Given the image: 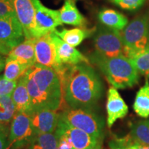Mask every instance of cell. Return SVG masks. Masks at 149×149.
I'll return each instance as SVG.
<instances>
[{"mask_svg":"<svg viewBox=\"0 0 149 149\" xmlns=\"http://www.w3.org/2000/svg\"><path fill=\"white\" fill-rule=\"evenodd\" d=\"M63 97L70 109L92 110L102 97L104 86L95 70L88 63L66 66L57 72Z\"/></svg>","mask_w":149,"mask_h":149,"instance_id":"1","label":"cell"},{"mask_svg":"<svg viewBox=\"0 0 149 149\" xmlns=\"http://www.w3.org/2000/svg\"><path fill=\"white\" fill-rule=\"evenodd\" d=\"M24 76L31 97V113L42 109H59L64 97L60 77L55 70L35 64Z\"/></svg>","mask_w":149,"mask_h":149,"instance_id":"2","label":"cell"},{"mask_svg":"<svg viewBox=\"0 0 149 149\" xmlns=\"http://www.w3.org/2000/svg\"><path fill=\"white\" fill-rule=\"evenodd\" d=\"M90 60L104 74L107 81L117 89L133 87L139 81V72L130 59L126 56L107 57L96 52Z\"/></svg>","mask_w":149,"mask_h":149,"instance_id":"3","label":"cell"},{"mask_svg":"<svg viewBox=\"0 0 149 149\" xmlns=\"http://www.w3.org/2000/svg\"><path fill=\"white\" fill-rule=\"evenodd\" d=\"M121 34L128 58H133L149 50V20L146 15L134 19Z\"/></svg>","mask_w":149,"mask_h":149,"instance_id":"4","label":"cell"},{"mask_svg":"<svg viewBox=\"0 0 149 149\" xmlns=\"http://www.w3.org/2000/svg\"><path fill=\"white\" fill-rule=\"evenodd\" d=\"M59 120L98 139H102L103 137L104 120L92 110L69 108L59 114Z\"/></svg>","mask_w":149,"mask_h":149,"instance_id":"5","label":"cell"},{"mask_svg":"<svg viewBox=\"0 0 149 149\" xmlns=\"http://www.w3.org/2000/svg\"><path fill=\"white\" fill-rule=\"evenodd\" d=\"M93 37L96 53L107 57L125 56L120 31L103 25L97 28Z\"/></svg>","mask_w":149,"mask_h":149,"instance_id":"6","label":"cell"},{"mask_svg":"<svg viewBox=\"0 0 149 149\" xmlns=\"http://www.w3.org/2000/svg\"><path fill=\"white\" fill-rule=\"evenodd\" d=\"M35 135L30 115L17 112L10 123L6 149H22L28 146Z\"/></svg>","mask_w":149,"mask_h":149,"instance_id":"7","label":"cell"},{"mask_svg":"<svg viewBox=\"0 0 149 149\" xmlns=\"http://www.w3.org/2000/svg\"><path fill=\"white\" fill-rule=\"evenodd\" d=\"M35 6V37L36 38L48 33L54 32L56 28L61 26L59 10L48 8L40 0H32Z\"/></svg>","mask_w":149,"mask_h":149,"instance_id":"8","label":"cell"},{"mask_svg":"<svg viewBox=\"0 0 149 149\" xmlns=\"http://www.w3.org/2000/svg\"><path fill=\"white\" fill-rule=\"evenodd\" d=\"M25 39L23 27L16 15L0 18V42L12 50Z\"/></svg>","mask_w":149,"mask_h":149,"instance_id":"9","label":"cell"},{"mask_svg":"<svg viewBox=\"0 0 149 149\" xmlns=\"http://www.w3.org/2000/svg\"><path fill=\"white\" fill-rule=\"evenodd\" d=\"M53 37L56 48V62L57 65L56 71L60 69L64 65L74 66L81 63L89 64V60L82 53L76 49L75 47L61 40L54 32Z\"/></svg>","mask_w":149,"mask_h":149,"instance_id":"10","label":"cell"},{"mask_svg":"<svg viewBox=\"0 0 149 149\" xmlns=\"http://www.w3.org/2000/svg\"><path fill=\"white\" fill-rule=\"evenodd\" d=\"M53 34V32L48 33L37 38L35 51L36 64L55 70L57 68V65L56 62V48Z\"/></svg>","mask_w":149,"mask_h":149,"instance_id":"11","label":"cell"},{"mask_svg":"<svg viewBox=\"0 0 149 149\" xmlns=\"http://www.w3.org/2000/svg\"><path fill=\"white\" fill-rule=\"evenodd\" d=\"M17 17L23 27L26 39L35 37V6L32 0H11Z\"/></svg>","mask_w":149,"mask_h":149,"instance_id":"12","label":"cell"},{"mask_svg":"<svg viewBox=\"0 0 149 149\" xmlns=\"http://www.w3.org/2000/svg\"><path fill=\"white\" fill-rule=\"evenodd\" d=\"M55 132L66 135L74 149H88L95 146L102 140L93 137L83 130L67 125L59 120Z\"/></svg>","mask_w":149,"mask_h":149,"instance_id":"13","label":"cell"},{"mask_svg":"<svg viewBox=\"0 0 149 149\" xmlns=\"http://www.w3.org/2000/svg\"><path fill=\"white\" fill-rule=\"evenodd\" d=\"M31 124L36 135L54 133L59 122V114L56 111L42 109L29 114Z\"/></svg>","mask_w":149,"mask_h":149,"instance_id":"14","label":"cell"},{"mask_svg":"<svg viewBox=\"0 0 149 149\" xmlns=\"http://www.w3.org/2000/svg\"><path fill=\"white\" fill-rule=\"evenodd\" d=\"M107 111V124L109 128H111L117 120L124 118L128 112V106L117 88L114 87H111L108 91Z\"/></svg>","mask_w":149,"mask_h":149,"instance_id":"15","label":"cell"},{"mask_svg":"<svg viewBox=\"0 0 149 149\" xmlns=\"http://www.w3.org/2000/svg\"><path fill=\"white\" fill-rule=\"evenodd\" d=\"M36 39H25L21 44L11 50L7 57L17 61L29 68H31L36 64L35 51Z\"/></svg>","mask_w":149,"mask_h":149,"instance_id":"16","label":"cell"},{"mask_svg":"<svg viewBox=\"0 0 149 149\" xmlns=\"http://www.w3.org/2000/svg\"><path fill=\"white\" fill-rule=\"evenodd\" d=\"M96 29V27L90 29H81V28H76L72 29H64L61 31L55 30L54 33L64 42L73 47H76L80 45L86 38L93 36Z\"/></svg>","mask_w":149,"mask_h":149,"instance_id":"17","label":"cell"},{"mask_svg":"<svg viewBox=\"0 0 149 149\" xmlns=\"http://www.w3.org/2000/svg\"><path fill=\"white\" fill-rule=\"evenodd\" d=\"M59 15L62 24L82 28L87 24V20L80 13L74 0H66L59 10Z\"/></svg>","mask_w":149,"mask_h":149,"instance_id":"18","label":"cell"},{"mask_svg":"<svg viewBox=\"0 0 149 149\" xmlns=\"http://www.w3.org/2000/svg\"><path fill=\"white\" fill-rule=\"evenodd\" d=\"M16 111L29 115L31 112V102L25 78L23 75L18 79L17 85L12 96Z\"/></svg>","mask_w":149,"mask_h":149,"instance_id":"19","label":"cell"},{"mask_svg":"<svg viewBox=\"0 0 149 149\" xmlns=\"http://www.w3.org/2000/svg\"><path fill=\"white\" fill-rule=\"evenodd\" d=\"M98 19L105 26L122 31L128 24L126 17L113 9H104L98 14Z\"/></svg>","mask_w":149,"mask_h":149,"instance_id":"20","label":"cell"},{"mask_svg":"<svg viewBox=\"0 0 149 149\" xmlns=\"http://www.w3.org/2000/svg\"><path fill=\"white\" fill-rule=\"evenodd\" d=\"M133 109L139 117L147 118L149 116V81L148 78H146L144 85L136 94Z\"/></svg>","mask_w":149,"mask_h":149,"instance_id":"21","label":"cell"},{"mask_svg":"<svg viewBox=\"0 0 149 149\" xmlns=\"http://www.w3.org/2000/svg\"><path fill=\"white\" fill-rule=\"evenodd\" d=\"M58 137L55 132L35 135L27 149H57Z\"/></svg>","mask_w":149,"mask_h":149,"instance_id":"22","label":"cell"},{"mask_svg":"<svg viewBox=\"0 0 149 149\" xmlns=\"http://www.w3.org/2000/svg\"><path fill=\"white\" fill-rule=\"evenodd\" d=\"M28 69V67L20 64L17 61L6 57L3 76L10 81H18V79L26 73Z\"/></svg>","mask_w":149,"mask_h":149,"instance_id":"23","label":"cell"},{"mask_svg":"<svg viewBox=\"0 0 149 149\" xmlns=\"http://www.w3.org/2000/svg\"><path fill=\"white\" fill-rule=\"evenodd\" d=\"M17 111L12 97H0V124L7 126L11 123Z\"/></svg>","mask_w":149,"mask_h":149,"instance_id":"24","label":"cell"},{"mask_svg":"<svg viewBox=\"0 0 149 149\" xmlns=\"http://www.w3.org/2000/svg\"><path fill=\"white\" fill-rule=\"evenodd\" d=\"M130 137L136 142L149 146V120L139 121L133 124Z\"/></svg>","mask_w":149,"mask_h":149,"instance_id":"25","label":"cell"},{"mask_svg":"<svg viewBox=\"0 0 149 149\" xmlns=\"http://www.w3.org/2000/svg\"><path fill=\"white\" fill-rule=\"evenodd\" d=\"M130 59L139 73L149 78V50Z\"/></svg>","mask_w":149,"mask_h":149,"instance_id":"26","label":"cell"},{"mask_svg":"<svg viewBox=\"0 0 149 149\" xmlns=\"http://www.w3.org/2000/svg\"><path fill=\"white\" fill-rule=\"evenodd\" d=\"M17 82L18 81H10L3 75H0V97L12 96Z\"/></svg>","mask_w":149,"mask_h":149,"instance_id":"27","label":"cell"},{"mask_svg":"<svg viewBox=\"0 0 149 149\" xmlns=\"http://www.w3.org/2000/svg\"><path fill=\"white\" fill-rule=\"evenodd\" d=\"M110 1L124 10H134L142 6L146 0H110Z\"/></svg>","mask_w":149,"mask_h":149,"instance_id":"28","label":"cell"},{"mask_svg":"<svg viewBox=\"0 0 149 149\" xmlns=\"http://www.w3.org/2000/svg\"><path fill=\"white\" fill-rule=\"evenodd\" d=\"M16 15L11 0H0V18Z\"/></svg>","mask_w":149,"mask_h":149,"instance_id":"29","label":"cell"},{"mask_svg":"<svg viewBox=\"0 0 149 149\" xmlns=\"http://www.w3.org/2000/svg\"><path fill=\"white\" fill-rule=\"evenodd\" d=\"M131 137H127L125 138L116 139L109 143L111 149H127V145L129 144Z\"/></svg>","mask_w":149,"mask_h":149,"instance_id":"30","label":"cell"},{"mask_svg":"<svg viewBox=\"0 0 149 149\" xmlns=\"http://www.w3.org/2000/svg\"><path fill=\"white\" fill-rule=\"evenodd\" d=\"M56 133V132H55ZM58 137V145H57V149H74L73 146L70 141L68 140L66 136L63 134L57 133Z\"/></svg>","mask_w":149,"mask_h":149,"instance_id":"31","label":"cell"},{"mask_svg":"<svg viewBox=\"0 0 149 149\" xmlns=\"http://www.w3.org/2000/svg\"><path fill=\"white\" fill-rule=\"evenodd\" d=\"M9 130L0 132V149H6L8 146Z\"/></svg>","mask_w":149,"mask_h":149,"instance_id":"32","label":"cell"},{"mask_svg":"<svg viewBox=\"0 0 149 149\" xmlns=\"http://www.w3.org/2000/svg\"><path fill=\"white\" fill-rule=\"evenodd\" d=\"M127 149H149L148 145L141 144L138 142H136L132 139L130 144L127 146Z\"/></svg>","mask_w":149,"mask_h":149,"instance_id":"33","label":"cell"},{"mask_svg":"<svg viewBox=\"0 0 149 149\" xmlns=\"http://www.w3.org/2000/svg\"><path fill=\"white\" fill-rule=\"evenodd\" d=\"M10 51V48H9L8 46L6 45L3 43L0 42V53L2 54L3 55H8Z\"/></svg>","mask_w":149,"mask_h":149,"instance_id":"34","label":"cell"},{"mask_svg":"<svg viewBox=\"0 0 149 149\" xmlns=\"http://www.w3.org/2000/svg\"><path fill=\"white\" fill-rule=\"evenodd\" d=\"M4 56L5 55L0 53V72L4 69L6 64V57H5Z\"/></svg>","mask_w":149,"mask_h":149,"instance_id":"35","label":"cell"},{"mask_svg":"<svg viewBox=\"0 0 149 149\" xmlns=\"http://www.w3.org/2000/svg\"><path fill=\"white\" fill-rule=\"evenodd\" d=\"M88 149H102V141L99 142L97 144L95 145V146L91 147V148H89Z\"/></svg>","mask_w":149,"mask_h":149,"instance_id":"36","label":"cell"},{"mask_svg":"<svg viewBox=\"0 0 149 149\" xmlns=\"http://www.w3.org/2000/svg\"><path fill=\"white\" fill-rule=\"evenodd\" d=\"M8 130V128H7V126L0 124V132L3 131V130Z\"/></svg>","mask_w":149,"mask_h":149,"instance_id":"37","label":"cell"}]
</instances>
